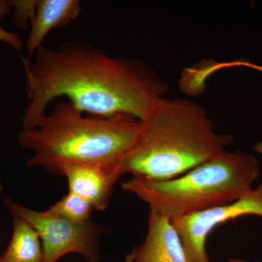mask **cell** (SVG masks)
Masks as SVG:
<instances>
[{"mask_svg":"<svg viewBox=\"0 0 262 262\" xmlns=\"http://www.w3.org/2000/svg\"><path fill=\"white\" fill-rule=\"evenodd\" d=\"M5 206L13 216L29 224L39 234L42 244L44 262H57L69 253H78L88 262L100 260V239L106 227L89 221L77 223L49 211H37L5 198Z\"/></svg>","mask_w":262,"mask_h":262,"instance_id":"5b68a950","label":"cell"},{"mask_svg":"<svg viewBox=\"0 0 262 262\" xmlns=\"http://www.w3.org/2000/svg\"><path fill=\"white\" fill-rule=\"evenodd\" d=\"M229 262H261V261H246V260L242 259V258H229Z\"/></svg>","mask_w":262,"mask_h":262,"instance_id":"2e32d148","label":"cell"},{"mask_svg":"<svg viewBox=\"0 0 262 262\" xmlns=\"http://www.w3.org/2000/svg\"><path fill=\"white\" fill-rule=\"evenodd\" d=\"M61 176L67 179L69 192L83 198L94 210L103 211L108 208L122 173L98 165H72L63 169Z\"/></svg>","mask_w":262,"mask_h":262,"instance_id":"ba28073f","label":"cell"},{"mask_svg":"<svg viewBox=\"0 0 262 262\" xmlns=\"http://www.w3.org/2000/svg\"><path fill=\"white\" fill-rule=\"evenodd\" d=\"M12 21L20 29L28 28L37 9V0H9Z\"/></svg>","mask_w":262,"mask_h":262,"instance_id":"7c38bea8","label":"cell"},{"mask_svg":"<svg viewBox=\"0 0 262 262\" xmlns=\"http://www.w3.org/2000/svg\"><path fill=\"white\" fill-rule=\"evenodd\" d=\"M34 56L32 63L24 59L29 102L22 129L37 126L58 98L92 116L128 113L139 119L169 92L166 81L144 62L112 56L87 43L42 46Z\"/></svg>","mask_w":262,"mask_h":262,"instance_id":"6da1fadb","label":"cell"},{"mask_svg":"<svg viewBox=\"0 0 262 262\" xmlns=\"http://www.w3.org/2000/svg\"><path fill=\"white\" fill-rule=\"evenodd\" d=\"M123 262H132V253L131 252L127 254Z\"/></svg>","mask_w":262,"mask_h":262,"instance_id":"e0dca14e","label":"cell"},{"mask_svg":"<svg viewBox=\"0 0 262 262\" xmlns=\"http://www.w3.org/2000/svg\"><path fill=\"white\" fill-rule=\"evenodd\" d=\"M4 191V188H3V183H2L1 177H0V194Z\"/></svg>","mask_w":262,"mask_h":262,"instance_id":"ac0fdd59","label":"cell"},{"mask_svg":"<svg viewBox=\"0 0 262 262\" xmlns=\"http://www.w3.org/2000/svg\"><path fill=\"white\" fill-rule=\"evenodd\" d=\"M139 120V137L121 165L122 175L135 178H177L226 151L233 141L215 132L206 110L189 100L160 98Z\"/></svg>","mask_w":262,"mask_h":262,"instance_id":"3957f363","label":"cell"},{"mask_svg":"<svg viewBox=\"0 0 262 262\" xmlns=\"http://www.w3.org/2000/svg\"><path fill=\"white\" fill-rule=\"evenodd\" d=\"M81 12L79 0H37L27 42L29 58L43 46V41L51 30L70 25L80 17Z\"/></svg>","mask_w":262,"mask_h":262,"instance_id":"9c48e42d","label":"cell"},{"mask_svg":"<svg viewBox=\"0 0 262 262\" xmlns=\"http://www.w3.org/2000/svg\"><path fill=\"white\" fill-rule=\"evenodd\" d=\"M254 150L256 152L262 154V142H258L254 146Z\"/></svg>","mask_w":262,"mask_h":262,"instance_id":"9a60e30c","label":"cell"},{"mask_svg":"<svg viewBox=\"0 0 262 262\" xmlns=\"http://www.w3.org/2000/svg\"><path fill=\"white\" fill-rule=\"evenodd\" d=\"M0 42L6 43L17 52L23 49L24 42L18 34L8 32L0 27Z\"/></svg>","mask_w":262,"mask_h":262,"instance_id":"4fadbf2b","label":"cell"},{"mask_svg":"<svg viewBox=\"0 0 262 262\" xmlns=\"http://www.w3.org/2000/svg\"><path fill=\"white\" fill-rule=\"evenodd\" d=\"M9 0H0V20L11 13Z\"/></svg>","mask_w":262,"mask_h":262,"instance_id":"5bb4252c","label":"cell"},{"mask_svg":"<svg viewBox=\"0 0 262 262\" xmlns=\"http://www.w3.org/2000/svg\"><path fill=\"white\" fill-rule=\"evenodd\" d=\"M259 176V162L253 155L225 151L177 178L132 177L122 188L173 221L232 203L252 189Z\"/></svg>","mask_w":262,"mask_h":262,"instance_id":"277c9868","label":"cell"},{"mask_svg":"<svg viewBox=\"0 0 262 262\" xmlns=\"http://www.w3.org/2000/svg\"><path fill=\"white\" fill-rule=\"evenodd\" d=\"M247 215L262 217V183L232 203L171 222L182 239L187 261L210 262L206 251L208 236L218 226Z\"/></svg>","mask_w":262,"mask_h":262,"instance_id":"8992f818","label":"cell"},{"mask_svg":"<svg viewBox=\"0 0 262 262\" xmlns=\"http://www.w3.org/2000/svg\"><path fill=\"white\" fill-rule=\"evenodd\" d=\"M0 262H44L39 234L25 221L13 216V231L10 244L0 256Z\"/></svg>","mask_w":262,"mask_h":262,"instance_id":"30bf717a","label":"cell"},{"mask_svg":"<svg viewBox=\"0 0 262 262\" xmlns=\"http://www.w3.org/2000/svg\"><path fill=\"white\" fill-rule=\"evenodd\" d=\"M94 210L89 202L75 193L69 192L47 211L72 222L84 223L91 220Z\"/></svg>","mask_w":262,"mask_h":262,"instance_id":"8fae6325","label":"cell"},{"mask_svg":"<svg viewBox=\"0 0 262 262\" xmlns=\"http://www.w3.org/2000/svg\"><path fill=\"white\" fill-rule=\"evenodd\" d=\"M131 253L132 262H188L182 239L171 221L151 208L145 239Z\"/></svg>","mask_w":262,"mask_h":262,"instance_id":"52a82bcc","label":"cell"},{"mask_svg":"<svg viewBox=\"0 0 262 262\" xmlns=\"http://www.w3.org/2000/svg\"><path fill=\"white\" fill-rule=\"evenodd\" d=\"M140 126L131 114L87 116L70 101H59L34 128L22 129L18 141L34 153L27 166L53 175L61 176L72 165H98L121 173L122 160L135 145Z\"/></svg>","mask_w":262,"mask_h":262,"instance_id":"7a4b0ae2","label":"cell"}]
</instances>
